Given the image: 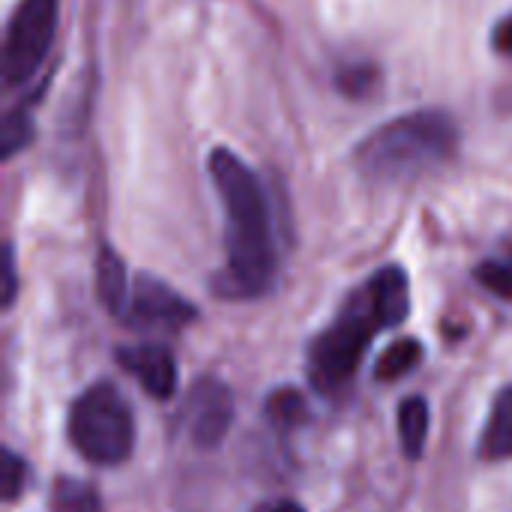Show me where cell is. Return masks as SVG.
<instances>
[{
    "instance_id": "12",
    "label": "cell",
    "mask_w": 512,
    "mask_h": 512,
    "mask_svg": "<svg viewBox=\"0 0 512 512\" xmlns=\"http://www.w3.org/2000/svg\"><path fill=\"white\" fill-rule=\"evenodd\" d=\"M420 363H423V345L417 339H399L378 360L375 378L378 381H399V378L411 375Z\"/></svg>"
},
{
    "instance_id": "10",
    "label": "cell",
    "mask_w": 512,
    "mask_h": 512,
    "mask_svg": "<svg viewBox=\"0 0 512 512\" xmlns=\"http://www.w3.org/2000/svg\"><path fill=\"white\" fill-rule=\"evenodd\" d=\"M480 453L489 462L512 459V387H504L492 405L489 423L480 438Z\"/></svg>"
},
{
    "instance_id": "4",
    "label": "cell",
    "mask_w": 512,
    "mask_h": 512,
    "mask_svg": "<svg viewBox=\"0 0 512 512\" xmlns=\"http://www.w3.org/2000/svg\"><path fill=\"white\" fill-rule=\"evenodd\" d=\"M69 441L93 465H120L135 447V417L111 381L87 387L69 411Z\"/></svg>"
},
{
    "instance_id": "6",
    "label": "cell",
    "mask_w": 512,
    "mask_h": 512,
    "mask_svg": "<svg viewBox=\"0 0 512 512\" xmlns=\"http://www.w3.org/2000/svg\"><path fill=\"white\" fill-rule=\"evenodd\" d=\"M123 318L144 330H177L195 318V306L153 276H138Z\"/></svg>"
},
{
    "instance_id": "13",
    "label": "cell",
    "mask_w": 512,
    "mask_h": 512,
    "mask_svg": "<svg viewBox=\"0 0 512 512\" xmlns=\"http://www.w3.org/2000/svg\"><path fill=\"white\" fill-rule=\"evenodd\" d=\"M57 510L60 512H102V501L93 486L81 480H60L57 483Z\"/></svg>"
},
{
    "instance_id": "3",
    "label": "cell",
    "mask_w": 512,
    "mask_h": 512,
    "mask_svg": "<svg viewBox=\"0 0 512 512\" xmlns=\"http://www.w3.org/2000/svg\"><path fill=\"white\" fill-rule=\"evenodd\" d=\"M459 147V126L447 111L423 108L369 132L357 150V171L372 183H411L444 165Z\"/></svg>"
},
{
    "instance_id": "15",
    "label": "cell",
    "mask_w": 512,
    "mask_h": 512,
    "mask_svg": "<svg viewBox=\"0 0 512 512\" xmlns=\"http://www.w3.org/2000/svg\"><path fill=\"white\" fill-rule=\"evenodd\" d=\"M267 411H270L273 423L288 426V429H291V426H297V423H303V417H306V405H303L300 393H294V390H282V393H276V396L270 399Z\"/></svg>"
},
{
    "instance_id": "16",
    "label": "cell",
    "mask_w": 512,
    "mask_h": 512,
    "mask_svg": "<svg viewBox=\"0 0 512 512\" xmlns=\"http://www.w3.org/2000/svg\"><path fill=\"white\" fill-rule=\"evenodd\" d=\"M477 279L498 297H512V261H486L477 267Z\"/></svg>"
},
{
    "instance_id": "14",
    "label": "cell",
    "mask_w": 512,
    "mask_h": 512,
    "mask_svg": "<svg viewBox=\"0 0 512 512\" xmlns=\"http://www.w3.org/2000/svg\"><path fill=\"white\" fill-rule=\"evenodd\" d=\"M33 141V120H30V114L21 108V111H12V114H6V120H3V135H0V150H3V159L9 162L18 150H24L27 144Z\"/></svg>"
},
{
    "instance_id": "17",
    "label": "cell",
    "mask_w": 512,
    "mask_h": 512,
    "mask_svg": "<svg viewBox=\"0 0 512 512\" xmlns=\"http://www.w3.org/2000/svg\"><path fill=\"white\" fill-rule=\"evenodd\" d=\"M27 477H30V471H27L24 459H18L12 450H3V498L6 501H15L24 492Z\"/></svg>"
},
{
    "instance_id": "1",
    "label": "cell",
    "mask_w": 512,
    "mask_h": 512,
    "mask_svg": "<svg viewBox=\"0 0 512 512\" xmlns=\"http://www.w3.org/2000/svg\"><path fill=\"white\" fill-rule=\"evenodd\" d=\"M213 189L225 210V282L234 297L264 294L279 273V243L261 177L228 147L207 159Z\"/></svg>"
},
{
    "instance_id": "2",
    "label": "cell",
    "mask_w": 512,
    "mask_h": 512,
    "mask_svg": "<svg viewBox=\"0 0 512 512\" xmlns=\"http://www.w3.org/2000/svg\"><path fill=\"white\" fill-rule=\"evenodd\" d=\"M411 312L408 273L396 264L381 267L339 312V318L309 348V381L321 393L345 387L372 339L381 330L399 327Z\"/></svg>"
},
{
    "instance_id": "8",
    "label": "cell",
    "mask_w": 512,
    "mask_h": 512,
    "mask_svg": "<svg viewBox=\"0 0 512 512\" xmlns=\"http://www.w3.org/2000/svg\"><path fill=\"white\" fill-rule=\"evenodd\" d=\"M117 360L153 399H171L177 393V360L165 345H129L117 351Z\"/></svg>"
},
{
    "instance_id": "7",
    "label": "cell",
    "mask_w": 512,
    "mask_h": 512,
    "mask_svg": "<svg viewBox=\"0 0 512 512\" xmlns=\"http://www.w3.org/2000/svg\"><path fill=\"white\" fill-rule=\"evenodd\" d=\"M186 420H189V438L198 447L204 450L219 447L234 420L231 390L222 381H198L186 405Z\"/></svg>"
},
{
    "instance_id": "19",
    "label": "cell",
    "mask_w": 512,
    "mask_h": 512,
    "mask_svg": "<svg viewBox=\"0 0 512 512\" xmlns=\"http://www.w3.org/2000/svg\"><path fill=\"white\" fill-rule=\"evenodd\" d=\"M15 288H18V279H15V252H12V243H6V249H3V306H12Z\"/></svg>"
},
{
    "instance_id": "9",
    "label": "cell",
    "mask_w": 512,
    "mask_h": 512,
    "mask_svg": "<svg viewBox=\"0 0 512 512\" xmlns=\"http://www.w3.org/2000/svg\"><path fill=\"white\" fill-rule=\"evenodd\" d=\"M96 294L111 315L123 318L132 291L126 282V264L111 246H102V252L96 258Z\"/></svg>"
},
{
    "instance_id": "11",
    "label": "cell",
    "mask_w": 512,
    "mask_h": 512,
    "mask_svg": "<svg viewBox=\"0 0 512 512\" xmlns=\"http://www.w3.org/2000/svg\"><path fill=\"white\" fill-rule=\"evenodd\" d=\"M429 402L423 396H411L399 405V441L408 459H420L429 438Z\"/></svg>"
},
{
    "instance_id": "18",
    "label": "cell",
    "mask_w": 512,
    "mask_h": 512,
    "mask_svg": "<svg viewBox=\"0 0 512 512\" xmlns=\"http://www.w3.org/2000/svg\"><path fill=\"white\" fill-rule=\"evenodd\" d=\"M378 75H375V69H345L342 75H339V87L348 93V96H366L369 93V84L375 81Z\"/></svg>"
},
{
    "instance_id": "5",
    "label": "cell",
    "mask_w": 512,
    "mask_h": 512,
    "mask_svg": "<svg viewBox=\"0 0 512 512\" xmlns=\"http://www.w3.org/2000/svg\"><path fill=\"white\" fill-rule=\"evenodd\" d=\"M60 24L57 0H21L9 18L3 42V78L9 87L27 84L45 63Z\"/></svg>"
},
{
    "instance_id": "21",
    "label": "cell",
    "mask_w": 512,
    "mask_h": 512,
    "mask_svg": "<svg viewBox=\"0 0 512 512\" xmlns=\"http://www.w3.org/2000/svg\"><path fill=\"white\" fill-rule=\"evenodd\" d=\"M270 512H306L300 504H294V501H282V504H276Z\"/></svg>"
},
{
    "instance_id": "20",
    "label": "cell",
    "mask_w": 512,
    "mask_h": 512,
    "mask_svg": "<svg viewBox=\"0 0 512 512\" xmlns=\"http://www.w3.org/2000/svg\"><path fill=\"white\" fill-rule=\"evenodd\" d=\"M492 48H495L498 54L512 57V12L510 15H504V18L495 24V30H492Z\"/></svg>"
}]
</instances>
